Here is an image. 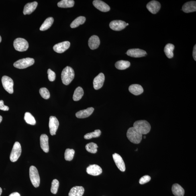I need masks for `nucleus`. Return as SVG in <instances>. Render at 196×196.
<instances>
[{
	"mask_svg": "<svg viewBox=\"0 0 196 196\" xmlns=\"http://www.w3.org/2000/svg\"><path fill=\"white\" fill-rule=\"evenodd\" d=\"M126 135L128 140L133 144H138L142 140V135L134 127L128 129Z\"/></svg>",
	"mask_w": 196,
	"mask_h": 196,
	"instance_id": "nucleus-1",
	"label": "nucleus"
},
{
	"mask_svg": "<svg viewBox=\"0 0 196 196\" xmlns=\"http://www.w3.org/2000/svg\"><path fill=\"white\" fill-rule=\"evenodd\" d=\"M74 77V70L70 66H67L62 70L61 78L62 83L67 85L70 84Z\"/></svg>",
	"mask_w": 196,
	"mask_h": 196,
	"instance_id": "nucleus-2",
	"label": "nucleus"
},
{
	"mask_svg": "<svg viewBox=\"0 0 196 196\" xmlns=\"http://www.w3.org/2000/svg\"><path fill=\"white\" fill-rule=\"evenodd\" d=\"M133 127L142 135L148 134L151 128L150 123L146 120L136 121L133 124Z\"/></svg>",
	"mask_w": 196,
	"mask_h": 196,
	"instance_id": "nucleus-3",
	"label": "nucleus"
},
{
	"mask_svg": "<svg viewBox=\"0 0 196 196\" xmlns=\"http://www.w3.org/2000/svg\"><path fill=\"white\" fill-rule=\"evenodd\" d=\"M29 177L33 186L38 187L40 184V178L37 168L34 166H31L29 170Z\"/></svg>",
	"mask_w": 196,
	"mask_h": 196,
	"instance_id": "nucleus-4",
	"label": "nucleus"
},
{
	"mask_svg": "<svg viewBox=\"0 0 196 196\" xmlns=\"http://www.w3.org/2000/svg\"><path fill=\"white\" fill-rule=\"evenodd\" d=\"M35 60L34 58H27L21 59L17 61L13 64V66L15 68L23 69L29 67L34 64Z\"/></svg>",
	"mask_w": 196,
	"mask_h": 196,
	"instance_id": "nucleus-5",
	"label": "nucleus"
},
{
	"mask_svg": "<svg viewBox=\"0 0 196 196\" xmlns=\"http://www.w3.org/2000/svg\"><path fill=\"white\" fill-rule=\"evenodd\" d=\"M13 47L15 50L19 52H24L27 50L28 43L25 39L21 38L15 39L13 42Z\"/></svg>",
	"mask_w": 196,
	"mask_h": 196,
	"instance_id": "nucleus-6",
	"label": "nucleus"
},
{
	"mask_svg": "<svg viewBox=\"0 0 196 196\" xmlns=\"http://www.w3.org/2000/svg\"><path fill=\"white\" fill-rule=\"evenodd\" d=\"M21 153V148L20 144L18 142H16L10 155L11 161L13 162H16L20 156Z\"/></svg>",
	"mask_w": 196,
	"mask_h": 196,
	"instance_id": "nucleus-7",
	"label": "nucleus"
},
{
	"mask_svg": "<svg viewBox=\"0 0 196 196\" xmlns=\"http://www.w3.org/2000/svg\"><path fill=\"white\" fill-rule=\"evenodd\" d=\"M2 82L6 91L10 94L13 93V82L11 78L7 76H3L2 78Z\"/></svg>",
	"mask_w": 196,
	"mask_h": 196,
	"instance_id": "nucleus-8",
	"label": "nucleus"
},
{
	"mask_svg": "<svg viewBox=\"0 0 196 196\" xmlns=\"http://www.w3.org/2000/svg\"><path fill=\"white\" fill-rule=\"evenodd\" d=\"M59 122L55 117L51 116L49 119V127L50 134L52 136L55 135L59 126Z\"/></svg>",
	"mask_w": 196,
	"mask_h": 196,
	"instance_id": "nucleus-9",
	"label": "nucleus"
},
{
	"mask_svg": "<svg viewBox=\"0 0 196 196\" xmlns=\"http://www.w3.org/2000/svg\"><path fill=\"white\" fill-rule=\"evenodd\" d=\"M127 55L133 58H141L146 56L147 53L144 50L138 48L129 49L127 51Z\"/></svg>",
	"mask_w": 196,
	"mask_h": 196,
	"instance_id": "nucleus-10",
	"label": "nucleus"
},
{
	"mask_svg": "<svg viewBox=\"0 0 196 196\" xmlns=\"http://www.w3.org/2000/svg\"><path fill=\"white\" fill-rule=\"evenodd\" d=\"M126 23L121 20H115L111 21L110 23L109 27L112 30L120 31L124 29L126 27Z\"/></svg>",
	"mask_w": 196,
	"mask_h": 196,
	"instance_id": "nucleus-11",
	"label": "nucleus"
},
{
	"mask_svg": "<svg viewBox=\"0 0 196 196\" xmlns=\"http://www.w3.org/2000/svg\"><path fill=\"white\" fill-rule=\"evenodd\" d=\"M70 46V43L68 41H65L55 45L53 49L55 52L61 54L68 50Z\"/></svg>",
	"mask_w": 196,
	"mask_h": 196,
	"instance_id": "nucleus-12",
	"label": "nucleus"
},
{
	"mask_svg": "<svg viewBox=\"0 0 196 196\" xmlns=\"http://www.w3.org/2000/svg\"><path fill=\"white\" fill-rule=\"evenodd\" d=\"M161 5L160 2L156 1L149 2L146 5L147 9L153 14H156L159 11Z\"/></svg>",
	"mask_w": 196,
	"mask_h": 196,
	"instance_id": "nucleus-13",
	"label": "nucleus"
},
{
	"mask_svg": "<svg viewBox=\"0 0 196 196\" xmlns=\"http://www.w3.org/2000/svg\"><path fill=\"white\" fill-rule=\"evenodd\" d=\"M113 158L118 168L121 172H125L126 168L125 163L121 156L119 154L115 153L113 155Z\"/></svg>",
	"mask_w": 196,
	"mask_h": 196,
	"instance_id": "nucleus-14",
	"label": "nucleus"
},
{
	"mask_svg": "<svg viewBox=\"0 0 196 196\" xmlns=\"http://www.w3.org/2000/svg\"><path fill=\"white\" fill-rule=\"evenodd\" d=\"M105 81V76L102 73L98 74L93 80V87L95 90H98L102 87Z\"/></svg>",
	"mask_w": 196,
	"mask_h": 196,
	"instance_id": "nucleus-15",
	"label": "nucleus"
},
{
	"mask_svg": "<svg viewBox=\"0 0 196 196\" xmlns=\"http://www.w3.org/2000/svg\"><path fill=\"white\" fill-rule=\"evenodd\" d=\"M87 172L88 174L93 176H97L102 172V169L97 164L90 165L87 168Z\"/></svg>",
	"mask_w": 196,
	"mask_h": 196,
	"instance_id": "nucleus-16",
	"label": "nucleus"
},
{
	"mask_svg": "<svg viewBox=\"0 0 196 196\" xmlns=\"http://www.w3.org/2000/svg\"><path fill=\"white\" fill-rule=\"evenodd\" d=\"M93 5L96 8L103 12H107L110 10V7L106 3L100 0H95L93 2Z\"/></svg>",
	"mask_w": 196,
	"mask_h": 196,
	"instance_id": "nucleus-17",
	"label": "nucleus"
},
{
	"mask_svg": "<svg viewBox=\"0 0 196 196\" xmlns=\"http://www.w3.org/2000/svg\"><path fill=\"white\" fill-rule=\"evenodd\" d=\"M182 10L185 13L194 12L196 11V2L190 1L184 4L182 7Z\"/></svg>",
	"mask_w": 196,
	"mask_h": 196,
	"instance_id": "nucleus-18",
	"label": "nucleus"
},
{
	"mask_svg": "<svg viewBox=\"0 0 196 196\" xmlns=\"http://www.w3.org/2000/svg\"><path fill=\"white\" fill-rule=\"evenodd\" d=\"M94 111V108L90 107L87 109L78 111L76 113V116L78 119H84L91 115Z\"/></svg>",
	"mask_w": 196,
	"mask_h": 196,
	"instance_id": "nucleus-19",
	"label": "nucleus"
},
{
	"mask_svg": "<svg viewBox=\"0 0 196 196\" xmlns=\"http://www.w3.org/2000/svg\"><path fill=\"white\" fill-rule=\"evenodd\" d=\"M40 144L41 148L46 153L49 152L48 137L46 134L41 135L40 137Z\"/></svg>",
	"mask_w": 196,
	"mask_h": 196,
	"instance_id": "nucleus-20",
	"label": "nucleus"
},
{
	"mask_svg": "<svg viewBox=\"0 0 196 196\" xmlns=\"http://www.w3.org/2000/svg\"><path fill=\"white\" fill-rule=\"evenodd\" d=\"M100 43V42L99 37L96 35H93L91 36L88 40V46L91 50H94L99 47Z\"/></svg>",
	"mask_w": 196,
	"mask_h": 196,
	"instance_id": "nucleus-21",
	"label": "nucleus"
},
{
	"mask_svg": "<svg viewBox=\"0 0 196 196\" xmlns=\"http://www.w3.org/2000/svg\"><path fill=\"white\" fill-rule=\"evenodd\" d=\"M38 5V2H36L27 3L25 6L24 9H23V14L24 15L31 14L36 9Z\"/></svg>",
	"mask_w": 196,
	"mask_h": 196,
	"instance_id": "nucleus-22",
	"label": "nucleus"
},
{
	"mask_svg": "<svg viewBox=\"0 0 196 196\" xmlns=\"http://www.w3.org/2000/svg\"><path fill=\"white\" fill-rule=\"evenodd\" d=\"M84 192V189L82 186H74L70 189L68 196H83Z\"/></svg>",
	"mask_w": 196,
	"mask_h": 196,
	"instance_id": "nucleus-23",
	"label": "nucleus"
},
{
	"mask_svg": "<svg viewBox=\"0 0 196 196\" xmlns=\"http://www.w3.org/2000/svg\"><path fill=\"white\" fill-rule=\"evenodd\" d=\"M129 90L131 93L136 96L140 95L144 92L142 86L137 84H132L129 86Z\"/></svg>",
	"mask_w": 196,
	"mask_h": 196,
	"instance_id": "nucleus-24",
	"label": "nucleus"
},
{
	"mask_svg": "<svg viewBox=\"0 0 196 196\" xmlns=\"http://www.w3.org/2000/svg\"><path fill=\"white\" fill-rule=\"evenodd\" d=\"M172 191L173 194L175 196H183L185 190L179 184H174L172 186Z\"/></svg>",
	"mask_w": 196,
	"mask_h": 196,
	"instance_id": "nucleus-25",
	"label": "nucleus"
},
{
	"mask_svg": "<svg viewBox=\"0 0 196 196\" xmlns=\"http://www.w3.org/2000/svg\"><path fill=\"white\" fill-rule=\"evenodd\" d=\"M175 48L173 44H168L166 45L164 48V52L168 58H171L173 57V51Z\"/></svg>",
	"mask_w": 196,
	"mask_h": 196,
	"instance_id": "nucleus-26",
	"label": "nucleus"
},
{
	"mask_svg": "<svg viewBox=\"0 0 196 196\" xmlns=\"http://www.w3.org/2000/svg\"><path fill=\"white\" fill-rule=\"evenodd\" d=\"M54 21V19L52 17H49L45 20L41 25L40 30L44 31L47 30L52 26Z\"/></svg>",
	"mask_w": 196,
	"mask_h": 196,
	"instance_id": "nucleus-27",
	"label": "nucleus"
},
{
	"mask_svg": "<svg viewBox=\"0 0 196 196\" xmlns=\"http://www.w3.org/2000/svg\"><path fill=\"white\" fill-rule=\"evenodd\" d=\"M130 62L127 61L120 60L115 63V67L119 70H124L128 68L130 66Z\"/></svg>",
	"mask_w": 196,
	"mask_h": 196,
	"instance_id": "nucleus-28",
	"label": "nucleus"
},
{
	"mask_svg": "<svg viewBox=\"0 0 196 196\" xmlns=\"http://www.w3.org/2000/svg\"><path fill=\"white\" fill-rule=\"evenodd\" d=\"M74 4V2L73 0H62L58 3L59 7L63 8H67L73 7Z\"/></svg>",
	"mask_w": 196,
	"mask_h": 196,
	"instance_id": "nucleus-29",
	"label": "nucleus"
},
{
	"mask_svg": "<svg viewBox=\"0 0 196 196\" xmlns=\"http://www.w3.org/2000/svg\"><path fill=\"white\" fill-rule=\"evenodd\" d=\"M84 91L81 87L76 88L74 94L73 99L74 101H78L81 99L84 95Z\"/></svg>",
	"mask_w": 196,
	"mask_h": 196,
	"instance_id": "nucleus-30",
	"label": "nucleus"
},
{
	"mask_svg": "<svg viewBox=\"0 0 196 196\" xmlns=\"http://www.w3.org/2000/svg\"><path fill=\"white\" fill-rule=\"evenodd\" d=\"M85 21L86 18L85 17L82 16L78 17L72 21L70 25V27L72 28H76L80 25L83 24Z\"/></svg>",
	"mask_w": 196,
	"mask_h": 196,
	"instance_id": "nucleus-31",
	"label": "nucleus"
},
{
	"mask_svg": "<svg viewBox=\"0 0 196 196\" xmlns=\"http://www.w3.org/2000/svg\"><path fill=\"white\" fill-rule=\"evenodd\" d=\"M98 146L95 143L91 142L86 145L85 149L88 152L91 153L95 154L97 152Z\"/></svg>",
	"mask_w": 196,
	"mask_h": 196,
	"instance_id": "nucleus-32",
	"label": "nucleus"
},
{
	"mask_svg": "<svg viewBox=\"0 0 196 196\" xmlns=\"http://www.w3.org/2000/svg\"><path fill=\"white\" fill-rule=\"evenodd\" d=\"M24 120L28 124L34 125L36 123L34 116L30 113L26 112L24 115Z\"/></svg>",
	"mask_w": 196,
	"mask_h": 196,
	"instance_id": "nucleus-33",
	"label": "nucleus"
},
{
	"mask_svg": "<svg viewBox=\"0 0 196 196\" xmlns=\"http://www.w3.org/2000/svg\"><path fill=\"white\" fill-rule=\"evenodd\" d=\"M75 151L73 149H67L64 154L65 159L67 161H71L74 158Z\"/></svg>",
	"mask_w": 196,
	"mask_h": 196,
	"instance_id": "nucleus-34",
	"label": "nucleus"
},
{
	"mask_svg": "<svg viewBox=\"0 0 196 196\" xmlns=\"http://www.w3.org/2000/svg\"><path fill=\"white\" fill-rule=\"evenodd\" d=\"M101 133V130L98 129L95 130L93 132L86 134L84 136V138L86 140H89L93 138H97L100 136Z\"/></svg>",
	"mask_w": 196,
	"mask_h": 196,
	"instance_id": "nucleus-35",
	"label": "nucleus"
},
{
	"mask_svg": "<svg viewBox=\"0 0 196 196\" xmlns=\"http://www.w3.org/2000/svg\"><path fill=\"white\" fill-rule=\"evenodd\" d=\"M59 185V183L58 180L55 179L53 180L51 189V192L55 194L57 193Z\"/></svg>",
	"mask_w": 196,
	"mask_h": 196,
	"instance_id": "nucleus-36",
	"label": "nucleus"
},
{
	"mask_svg": "<svg viewBox=\"0 0 196 196\" xmlns=\"http://www.w3.org/2000/svg\"><path fill=\"white\" fill-rule=\"evenodd\" d=\"M39 93L43 98L45 99H48L50 97V93L48 89L46 88H40L39 90Z\"/></svg>",
	"mask_w": 196,
	"mask_h": 196,
	"instance_id": "nucleus-37",
	"label": "nucleus"
},
{
	"mask_svg": "<svg viewBox=\"0 0 196 196\" xmlns=\"http://www.w3.org/2000/svg\"><path fill=\"white\" fill-rule=\"evenodd\" d=\"M47 74L49 80L51 81H54L56 78V74L55 72L49 69L48 70Z\"/></svg>",
	"mask_w": 196,
	"mask_h": 196,
	"instance_id": "nucleus-38",
	"label": "nucleus"
},
{
	"mask_svg": "<svg viewBox=\"0 0 196 196\" xmlns=\"http://www.w3.org/2000/svg\"><path fill=\"white\" fill-rule=\"evenodd\" d=\"M151 180L150 176L148 175H146L142 176L141 178L139 181V183L141 185H143L145 183H148Z\"/></svg>",
	"mask_w": 196,
	"mask_h": 196,
	"instance_id": "nucleus-39",
	"label": "nucleus"
},
{
	"mask_svg": "<svg viewBox=\"0 0 196 196\" xmlns=\"http://www.w3.org/2000/svg\"><path fill=\"white\" fill-rule=\"evenodd\" d=\"M9 109V107L4 104L3 101L2 100H0V110L3 111H8Z\"/></svg>",
	"mask_w": 196,
	"mask_h": 196,
	"instance_id": "nucleus-40",
	"label": "nucleus"
},
{
	"mask_svg": "<svg viewBox=\"0 0 196 196\" xmlns=\"http://www.w3.org/2000/svg\"><path fill=\"white\" fill-rule=\"evenodd\" d=\"M193 58L194 59L195 61H196V45H195L194 46V47L193 52Z\"/></svg>",
	"mask_w": 196,
	"mask_h": 196,
	"instance_id": "nucleus-41",
	"label": "nucleus"
},
{
	"mask_svg": "<svg viewBox=\"0 0 196 196\" xmlns=\"http://www.w3.org/2000/svg\"><path fill=\"white\" fill-rule=\"evenodd\" d=\"M9 196H21V195L17 192H14L10 194Z\"/></svg>",
	"mask_w": 196,
	"mask_h": 196,
	"instance_id": "nucleus-42",
	"label": "nucleus"
},
{
	"mask_svg": "<svg viewBox=\"0 0 196 196\" xmlns=\"http://www.w3.org/2000/svg\"><path fill=\"white\" fill-rule=\"evenodd\" d=\"M2 120V117L1 115H0V123H1Z\"/></svg>",
	"mask_w": 196,
	"mask_h": 196,
	"instance_id": "nucleus-43",
	"label": "nucleus"
},
{
	"mask_svg": "<svg viewBox=\"0 0 196 196\" xmlns=\"http://www.w3.org/2000/svg\"><path fill=\"white\" fill-rule=\"evenodd\" d=\"M2 192V188L1 187H0V196H1V195Z\"/></svg>",
	"mask_w": 196,
	"mask_h": 196,
	"instance_id": "nucleus-44",
	"label": "nucleus"
},
{
	"mask_svg": "<svg viewBox=\"0 0 196 196\" xmlns=\"http://www.w3.org/2000/svg\"><path fill=\"white\" fill-rule=\"evenodd\" d=\"M2 41V38L1 36H0V43Z\"/></svg>",
	"mask_w": 196,
	"mask_h": 196,
	"instance_id": "nucleus-45",
	"label": "nucleus"
},
{
	"mask_svg": "<svg viewBox=\"0 0 196 196\" xmlns=\"http://www.w3.org/2000/svg\"><path fill=\"white\" fill-rule=\"evenodd\" d=\"M129 25L128 23H126V26H127V25Z\"/></svg>",
	"mask_w": 196,
	"mask_h": 196,
	"instance_id": "nucleus-46",
	"label": "nucleus"
},
{
	"mask_svg": "<svg viewBox=\"0 0 196 196\" xmlns=\"http://www.w3.org/2000/svg\"><path fill=\"white\" fill-rule=\"evenodd\" d=\"M146 138V136H144V139Z\"/></svg>",
	"mask_w": 196,
	"mask_h": 196,
	"instance_id": "nucleus-47",
	"label": "nucleus"
}]
</instances>
